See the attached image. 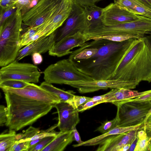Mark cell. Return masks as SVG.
Instances as JSON below:
<instances>
[{
  "label": "cell",
  "mask_w": 151,
  "mask_h": 151,
  "mask_svg": "<svg viewBox=\"0 0 151 151\" xmlns=\"http://www.w3.org/2000/svg\"><path fill=\"white\" fill-rule=\"evenodd\" d=\"M24 136L23 133H20L16 134L15 136V140L16 141H19L22 139Z\"/></svg>",
  "instance_id": "obj_51"
},
{
  "label": "cell",
  "mask_w": 151,
  "mask_h": 151,
  "mask_svg": "<svg viewBox=\"0 0 151 151\" xmlns=\"http://www.w3.org/2000/svg\"><path fill=\"white\" fill-rule=\"evenodd\" d=\"M17 0H0V8L5 9L15 4Z\"/></svg>",
  "instance_id": "obj_43"
},
{
  "label": "cell",
  "mask_w": 151,
  "mask_h": 151,
  "mask_svg": "<svg viewBox=\"0 0 151 151\" xmlns=\"http://www.w3.org/2000/svg\"><path fill=\"white\" fill-rule=\"evenodd\" d=\"M139 83L120 79H110L73 81L68 83L66 85L76 88L78 92L81 93H85L109 88H125L132 89L136 88Z\"/></svg>",
  "instance_id": "obj_11"
},
{
  "label": "cell",
  "mask_w": 151,
  "mask_h": 151,
  "mask_svg": "<svg viewBox=\"0 0 151 151\" xmlns=\"http://www.w3.org/2000/svg\"><path fill=\"white\" fill-rule=\"evenodd\" d=\"M103 100H90L81 105L77 108L79 112H82L100 104L103 103Z\"/></svg>",
  "instance_id": "obj_36"
},
{
  "label": "cell",
  "mask_w": 151,
  "mask_h": 151,
  "mask_svg": "<svg viewBox=\"0 0 151 151\" xmlns=\"http://www.w3.org/2000/svg\"><path fill=\"white\" fill-rule=\"evenodd\" d=\"M7 121V109L3 105L0 106V126H2Z\"/></svg>",
  "instance_id": "obj_37"
},
{
  "label": "cell",
  "mask_w": 151,
  "mask_h": 151,
  "mask_svg": "<svg viewBox=\"0 0 151 151\" xmlns=\"http://www.w3.org/2000/svg\"><path fill=\"white\" fill-rule=\"evenodd\" d=\"M118 89V88L111 89L109 91L104 94L100 96H96L92 97L91 100L97 101L103 100L104 101L113 95Z\"/></svg>",
  "instance_id": "obj_38"
},
{
  "label": "cell",
  "mask_w": 151,
  "mask_h": 151,
  "mask_svg": "<svg viewBox=\"0 0 151 151\" xmlns=\"http://www.w3.org/2000/svg\"><path fill=\"white\" fill-rule=\"evenodd\" d=\"M151 91L148 90L142 92L125 88L118 89L113 95L104 100L103 103L121 102L138 97L142 96Z\"/></svg>",
  "instance_id": "obj_22"
},
{
  "label": "cell",
  "mask_w": 151,
  "mask_h": 151,
  "mask_svg": "<svg viewBox=\"0 0 151 151\" xmlns=\"http://www.w3.org/2000/svg\"><path fill=\"white\" fill-rule=\"evenodd\" d=\"M44 79L51 84L66 85L73 81L93 80L79 71L69 58L48 66L44 71Z\"/></svg>",
  "instance_id": "obj_5"
},
{
  "label": "cell",
  "mask_w": 151,
  "mask_h": 151,
  "mask_svg": "<svg viewBox=\"0 0 151 151\" xmlns=\"http://www.w3.org/2000/svg\"><path fill=\"white\" fill-rule=\"evenodd\" d=\"M72 131L74 140L76 141L79 144L82 143L83 141L81 140L79 134L77 130L76 127L74 128Z\"/></svg>",
  "instance_id": "obj_46"
},
{
  "label": "cell",
  "mask_w": 151,
  "mask_h": 151,
  "mask_svg": "<svg viewBox=\"0 0 151 151\" xmlns=\"http://www.w3.org/2000/svg\"><path fill=\"white\" fill-rule=\"evenodd\" d=\"M139 130H132L114 135L107 138L99 144L96 151H120L126 144H131Z\"/></svg>",
  "instance_id": "obj_18"
},
{
  "label": "cell",
  "mask_w": 151,
  "mask_h": 151,
  "mask_svg": "<svg viewBox=\"0 0 151 151\" xmlns=\"http://www.w3.org/2000/svg\"><path fill=\"white\" fill-rule=\"evenodd\" d=\"M117 107L116 118L118 127H127L143 124L151 109V101H128L113 103Z\"/></svg>",
  "instance_id": "obj_6"
},
{
  "label": "cell",
  "mask_w": 151,
  "mask_h": 151,
  "mask_svg": "<svg viewBox=\"0 0 151 151\" xmlns=\"http://www.w3.org/2000/svg\"><path fill=\"white\" fill-rule=\"evenodd\" d=\"M143 39L146 43L151 48V40L149 37L144 36Z\"/></svg>",
  "instance_id": "obj_48"
},
{
  "label": "cell",
  "mask_w": 151,
  "mask_h": 151,
  "mask_svg": "<svg viewBox=\"0 0 151 151\" xmlns=\"http://www.w3.org/2000/svg\"><path fill=\"white\" fill-rule=\"evenodd\" d=\"M141 4L151 9V5L146 0H137Z\"/></svg>",
  "instance_id": "obj_49"
},
{
  "label": "cell",
  "mask_w": 151,
  "mask_h": 151,
  "mask_svg": "<svg viewBox=\"0 0 151 151\" xmlns=\"http://www.w3.org/2000/svg\"><path fill=\"white\" fill-rule=\"evenodd\" d=\"M75 2L83 7L95 5V3L102 0H74Z\"/></svg>",
  "instance_id": "obj_40"
},
{
  "label": "cell",
  "mask_w": 151,
  "mask_h": 151,
  "mask_svg": "<svg viewBox=\"0 0 151 151\" xmlns=\"http://www.w3.org/2000/svg\"><path fill=\"white\" fill-rule=\"evenodd\" d=\"M138 140L134 151H147L150 137H149L145 129L143 128L137 132Z\"/></svg>",
  "instance_id": "obj_27"
},
{
  "label": "cell",
  "mask_w": 151,
  "mask_h": 151,
  "mask_svg": "<svg viewBox=\"0 0 151 151\" xmlns=\"http://www.w3.org/2000/svg\"><path fill=\"white\" fill-rule=\"evenodd\" d=\"M40 75L36 65L18 62L15 60L0 69V83L12 80L36 83L39 82Z\"/></svg>",
  "instance_id": "obj_7"
},
{
  "label": "cell",
  "mask_w": 151,
  "mask_h": 151,
  "mask_svg": "<svg viewBox=\"0 0 151 151\" xmlns=\"http://www.w3.org/2000/svg\"><path fill=\"white\" fill-rule=\"evenodd\" d=\"M40 86L47 91L58 96L60 101L67 102L75 95V92L73 91H65L57 88L52 84L45 81L42 82Z\"/></svg>",
  "instance_id": "obj_25"
},
{
  "label": "cell",
  "mask_w": 151,
  "mask_h": 151,
  "mask_svg": "<svg viewBox=\"0 0 151 151\" xmlns=\"http://www.w3.org/2000/svg\"><path fill=\"white\" fill-rule=\"evenodd\" d=\"M55 127V126L54 127H52V128H50L47 132L44 130L40 131L39 133L35 134L31 138L28 139L27 141L42 139L46 137L49 136H56L58 132H56L52 130Z\"/></svg>",
  "instance_id": "obj_34"
},
{
  "label": "cell",
  "mask_w": 151,
  "mask_h": 151,
  "mask_svg": "<svg viewBox=\"0 0 151 151\" xmlns=\"http://www.w3.org/2000/svg\"><path fill=\"white\" fill-rule=\"evenodd\" d=\"M151 101V91L146 94L142 96L137 97L119 102L128 101Z\"/></svg>",
  "instance_id": "obj_39"
},
{
  "label": "cell",
  "mask_w": 151,
  "mask_h": 151,
  "mask_svg": "<svg viewBox=\"0 0 151 151\" xmlns=\"http://www.w3.org/2000/svg\"><path fill=\"white\" fill-rule=\"evenodd\" d=\"M74 140L72 130L60 131L42 151H62Z\"/></svg>",
  "instance_id": "obj_20"
},
{
  "label": "cell",
  "mask_w": 151,
  "mask_h": 151,
  "mask_svg": "<svg viewBox=\"0 0 151 151\" xmlns=\"http://www.w3.org/2000/svg\"><path fill=\"white\" fill-rule=\"evenodd\" d=\"M13 130L9 129L0 135V151H11L15 142L16 133Z\"/></svg>",
  "instance_id": "obj_26"
},
{
  "label": "cell",
  "mask_w": 151,
  "mask_h": 151,
  "mask_svg": "<svg viewBox=\"0 0 151 151\" xmlns=\"http://www.w3.org/2000/svg\"><path fill=\"white\" fill-rule=\"evenodd\" d=\"M32 0H17L16 4L17 10L21 11Z\"/></svg>",
  "instance_id": "obj_45"
},
{
  "label": "cell",
  "mask_w": 151,
  "mask_h": 151,
  "mask_svg": "<svg viewBox=\"0 0 151 151\" xmlns=\"http://www.w3.org/2000/svg\"><path fill=\"white\" fill-rule=\"evenodd\" d=\"M40 131L39 128L33 127L32 126L28 128L23 133L24 136L23 138L19 140V142L27 141V140L39 133Z\"/></svg>",
  "instance_id": "obj_35"
},
{
  "label": "cell",
  "mask_w": 151,
  "mask_h": 151,
  "mask_svg": "<svg viewBox=\"0 0 151 151\" xmlns=\"http://www.w3.org/2000/svg\"><path fill=\"white\" fill-rule=\"evenodd\" d=\"M88 31L84 9L73 0L71 12L63 25L57 30L55 42L78 32L86 34Z\"/></svg>",
  "instance_id": "obj_10"
},
{
  "label": "cell",
  "mask_w": 151,
  "mask_h": 151,
  "mask_svg": "<svg viewBox=\"0 0 151 151\" xmlns=\"http://www.w3.org/2000/svg\"><path fill=\"white\" fill-rule=\"evenodd\" d=\"M63 0H40L32 8L22 16L23 24L32 28L37 29L50 18Z\"/></svg>",
  "instance_id": "obj_8"
},
{
  "label": "cell",
  "mask_w": 151,
  "mask_h": 151,
  "mask_svg": "<svg viewBox=\"0 0 151 151\" xmlns=\"http://www.w3.org/2000/svg\"><path fill=\"white\" fill-rule=\"evenodd\" d=\"M22 17L17 10L0 26V66H5L16 59L20 50L19 43Z\"/></svg>",
  "instance_id": "obj_4"
},
{
  "label": "cell",
  "mask_w": 151,
  "mask_h": 151,
  "mask_svg": "<svg viewBox=\"0 0 151 151\" xmlns=\"http://www.w3.org/2000/svg\"><path fill=\"white\" fill-rule=\"evenodd\" d=\"M55 136H49L42 138L34 147L28 151H42L55 137Z\"/></svg>",
  "instance_id": "obj_33"
},
{
  "label": "cell",
  "mask_w": 151,
  "mask_h": 151,
  "mask_svg": "<svg viewBox=\"0 0 151 151\" xmlns=\"http://www.w3.org/2000/svg\"><path fill=\"white\" fill-rule=\"evenodd\" d=\"M143 124H139L133 126L117 127L106 133L102 134L86 141H83L80 144H75L73 146L74 147H77L81 146H87L99 145L111 136L125 133L131 130H139L142 128Z\"/></svg>",
  "instance_id": "obj_19"
},
{
  "label": "cell",
  "mask_w": 151,
  "mask_h": 151,
  "mask_svg": "<svg viewBox=\"0 0 151 151\" xmlns=\"http://www.w3.org/2000/svg\"><path fill=\"white\" fill-rule=\"evenodd\" d=\"M6 104L7 121L9 129L18 131L33 124L47 114L53 107L52 104L4 92Z\"/></svg>",
  "instance_id": "obj_3"
},
{
  "label": "cell",
  "mask_w": 151,
  "mask_h": 151,
  "mask_svg": "<svg viewBox=\"0 0 151 151\" xmlns=\"http://www.w3.org/2000/svg\"><path fill=\"white\" fill-rule=\"evenodd\" d=\"M139 15L111 3L103 8L101 20L104 25L112 26L136 20Z\"/></svg>",
  "instance_id": "obj_15"
},
{
  "label": "cell",
  "mask_w": 151,
  "mask_h": 151,
  "mask_svg": "<svg viewBox=\"0 0 151 151\" xmlns=\"http://www.w3.org/2000/svg\"><path fill=\"white\" fill-rule=\"evenodd\" d=\"M32 59L35 65H38L42 63L43 58L41 54L35 52L32 55Z\"/></svg>",
  "instance_id": "obj_44"
},
{
  "label": "cell",
  "mask_w": 151,
  "mask_h": 151,
  "mask_svg": "<svg viewBox=\"0 0 151 151\" xmlns=\"http://www.w3.org/2000/svg\"><path fill=\"white\" fill-rule=\"evenodd\" d=\"M4 92L15 94L35 100L54 104L60 102L58 97L33 83L22 88H1Z\"/></svg>",
  "instance_id": "obj_13"
},
{
  "label": "cell",
  "mask_w": 151,
  "mask_h": 151,
  "mask_svg": "<svg viewBox=\"0 0 151 151\" xmlns=\"http://www.w3.org/2000/svg\"><path fill=\"white\" fill-rule=\"evenodd\" d=\"M86 34L81 32L66 37L59 41L55 42L48 51L49 55L61 57L70 54L73 48L81 47L87 41Z\"/></svg>",
  "instance_id": "obj_16"
},
{
  "label": "cell",
  "mask_w": 151,
  "mask_h": 151,
  "mask_svg": "<svg viewBox=\"0 0 151 151\" xmlns=\"http://www.w3.org/2000/svg\"><path fill=\"white\" fill-rule=\"evenodd\" d=\"M30 83L26 82L17 80H9L0 83V87H7L14 88H24L30 84Z\"/></svg>",
  "instance_id": "obj_30"
},
{
  "label": "cell",
  "mask_w": 151,
  "mask_h": 151,
  "mask_svg": "<svg viewBox=\"0 0 151 151\" xmlns=\"http://www.w3.org/2000/svg\"><path fill=\"white\" fill-rule=\"evenodd\" d=\"M91 99L92 97H91L74 95L66 102L69 104L74 108L77 109L80 106L91 100Z\"/></svg>",
  "instance_id": "obj_32"
},
{
  "label": "cell",
  "mask_w": 151,
  "mask_h": 151,
  "mask_svg": "<svg viewBox=\"0 0 151 151\" xmlns=\"http://www.w3.org/2000/svg\"><path fill=\"white\" fill-rule=\"evenodd\" d=\"M40 0H32L29 4L23 8L21 11L22 15L25 14L35 6Z\"/></svg>",
  "instance_id": "obj_42"
},
{
  "label": "cell",
  "mask_w": 151,
  "mask_h": 151,
  "mask_svg": "<svg viewBox=\"0 0 151 151\" xmlns=\"http://www.w3.org/2000/svg\"><path fill=\"white\" fill-rule=\"evenodd\" d=\"M92 40L98 49L97 53L87 59L71 60L79 71L93 80L112 79L124 54L127 40Z\"/></svg>",
  "instance_id": "obj_1"
},
{
  "label": "cell",
  "mask_w": 151,
  "mask_h": 151,
  "mask_svg": "<svg viewBox=\"0 0 151 151\" xmlns=\"http://www.w3.org/2000/svg\"><path fill=\"white\" fill-rule=\"evenodd\" d=\"M141 36L124 33H110L91 37L88 38L87 41L92 40L105 39L109 40L122 42L133 38H140Z\"/></svg>",
  "instance_id": "obj_24"
},
{
  "label": "cell",
  "mask_w": 151,
  "mask_h": 151,
  "mask_svg": "<svg viewBox=\"0 0 151 151\" xmlns=\"http://www.w3.org/2000/svg\"><path fill=\"white\" fill-rule=\"evenodd\" d=\"M151 5V0H146Z\"/></svg>",
  "instance_id": "obj_53"
},
{
  "label": "cell",
  "mask_w": 151,
  "mask_h": 151,
  "mask_svg": "<svg viewBox=\"0 0 151 151\" xmlns=\"http://www.w3.org/2000/svg\"><path fill=\"white\" fill-rule=\"evenodd\" d=\"M114 3L134 14L151 18V9L137 0H114Z\"/></svg>",
  "instance_id": "obj_21"
},
{
  "label": "cell",
  "mask_w": 151,
  "mask_h": 151,
  "mask_svg": "<svg viewBox=\"0 0 151 151\" xmlns=\"http://www.w3.org/2000/svg\"><path fill=\"white\" fill-rule=\"evenodd\" d=\"M117 127H118V121L116 118L115 117L111 120H107L104 122L95 131L103 134Z\"/></svg>",
  "instance_id": "obj_29"
},
{
  "label": "cell",
  "mask_w": 151,
  "mask_h": 151,
  "mask_svg": "<svg viewBox=\"0 0 151 151\" xmlns=\"http://www.w3.org/2000/svg\"><path fill=\"white\" fill-rule=\"evenodd\" d=\"M17 10L16 4L9 7L2 9L0 8V26H1L5 20Z\"/></svg>",
  "instance_id": "obj_31"
},
{
  "label": "cell",
  "mask_w": 151,
  "mask_h": 151,
  "mask_svg": "<svg viewBox=\"0 0 151 151\" xmlns=\"http://www.w3.org/2000/svg\"><path fill=\"white\" fill-rule=\"evenodd\" d=\"M30 142V141H27L19 143L15 148L14 151H28Z\"/></svg>",
  "instance_id": "obj_41"
},
{
  "label": "cell",
  "mask_w": 151,
  "mask_h": 151,
  "mask_svg": "<svg viewBox=\"0 0 151 151\" xmlns=\"http://www.w3.org/2000/svg\"><path fill=\"white\" fill-rule=\"evenodd\" d=\"M150 34H151L150 36V37H150V39H151V32Z\"/></svg>",
  "instance_id": "obj_54"
},
{
  "label": "cell",
  "mask_w": 151,
  "mask_h": 151,
  "mask_svg": "<svg viewBox=\"0 0 151 151\" xmlns=\"http://www.w3.org/2000/svg\"><path fill=\"white\" fill-rule=\"evenodd\" d=\"M73 0H63L62 4L51 17L37 28L35 40L43 36H47L60 28L71 12Z\"/></svg>",
  "instance_id": "obj_12"
},
{
  "label": "cell",
  "mask_w": 151,
  "mask_h": 151,
  "mask_svg": "<svg viewBox=\"0 0 151 151\" xmlns=\"http://www.w3.org/2000/svg\"><path fill=\"white\" fill-rule=\"evenodd\" d=\"M83 8L88 30L103 24L101 20L103 8L95 4L86 6Z\"/></svg>",
  "instance_id": "obj_23"
},
{
  "label": "cell",
  "mask_w": 151,
  "mask_h": 151,
  "mask_svg": "<svg viewBox=\"0 0 151 151\" xmlns=\"http://www.w3.org/2000/svg\"><path fill=\"white\" fill-rule=\"evenodd\" d=\"M149 32H151V18L139 15L138 19L134 21L112 26L103 24L93 30L94 35L117 33L132 34L142 37Z\"/></svg>",
  "instance_id": "obj_9"
},
{
  "label": "cell",
  "mask_w": 151,
  "mask_h": 151,
  "mask_svg": "<svg viewBox=\"0 0 151 151\" xmlns=\"http://www.w3.org/2000/svg\"><path fill=\"white\" fill-rule=\"evenodd\" d=\"M151 115V109L149 111V112L147 114V115L146 117V119H145V120L144 121V123H145L147 120L148 118L149 117V116Z\"/></svg>",
  "instance_id": "obj_52"
},
{
  "label": "cell",
  "mask_w": 151,
  "mask_h": 151,
  "mask_svg": "<svg viewBox=\"0 0 151 151\" xmlns=\"http://www.w3.org/2000/svg\"><path fill=\"white\" fill-rule=\"evenodd\" d=\"M131 144H128L124 146L121 149L120 151H127L130 148Z\"/></svg>",
  "instance_id": "obj_50"
},
{
  "label": "cell",
  "mask_w": 151,
  "mask_h": 151,
  "mask_svg": "<svg viewBox=\"0 0 151 151\" xmlns=\"http://www.w3.org/2000/svg\"><path fill=\"white\" fill-rule=\"evenodd\" d=\"M58 114V122L57 124L60 131L72 130L79 122V112L68 103L60 101L53 105Z\"/></svg>",
  "instance_id": "obj_14"
},
{
  "label": "cell",
  "mask_w": 151,
  "mask_h": 151,
  "mask_svg": "<svg viewBox=\"0 0 151 151\" xmlns=\"http://www.w3.org/2000/svg\"><path fill=\"white\" fill-rule=\"evenodd\" d=\"M138 138L136 137L134 139L131 144L130 146L128 151H134L138 140Z\"/></svg>",
  "instance_id": "obj_47"
},
{
  "label": "cell",
  "mask_w": 151,
  "mask_h": 151,
  "mask_svg": "<svg viewBox=\"0 0 151 151\" xmlns=\"http://www.w3.org/2000/svg\"><path fill=\"white\" fill-rule=\"evenodd\" d=\"M143 37L127 40L124 54L112 79L151 82V48Z\"/></svg>",
  "instance_id": "obj_2"
},
{
  "label": "cell",
  "mask_w": 151,
  "mask_h": 151,
  "mask_svg": "<svg viewBox=\"0 0 151 151\" xmlns=\"http://www.w3.org/2000/svg\"><path fill=\"white\" fill-rule=\"evenodd\" d=\"M150 138L151 139V138Z\"/></svg>",
  "instance_id": "obj_55"
},
{
  "label": "cell",
  "mask_w": 151,
  "mask_h": 151,
  "mask_svg": "<svg viewBox=\"0 0 151 151\" xmlns=\"http://www.w3.org/2000/svg\"><path fill=\"white\" fill-rule=\"evenodd\" d=\"M57 30L47 36H43L25 46L19 51L16 60L19 61L35 52L43 53L49 51L55 42Z\"/></svg>",
  "instance_id": "obj_17"
},
{
  "label": "cell",
  "mask_w": 151,
  "mask_h": 151,
  "mask_svg": "<svg viewBox=\"0 0 151 151\" xmlns=\"http://www.w3.org/2000/svg\"><path fill=\"white\" fill-rule=\"evenodd\" d=\"M37 31V29L28 27L26 30L21 35L20 40V48L26 46L34 41V37Z\"/></svg>",
  "instance_id": "obj_28"
}]
</instances>
